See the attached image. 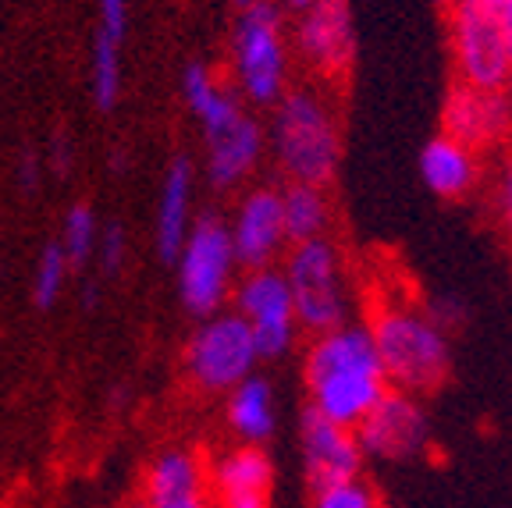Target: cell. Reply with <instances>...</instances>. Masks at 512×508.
<instances>
[{
    "label": "cell",
    "instance_id": "f546056e",
    "mask_svg": "<svg viewBox=\"0 0 512 508\" xmlns=\"http://www.w3.org/2000/svg\"><path fill=\"white\" fill-rule=\"evenodd\" d=\"M47 171H54V175H68V171H72V143H68L64 135H54V143H50Z\"/></svg>",
    "mask_w": 512,
    "mask_h": 508
},
{
    "label": "cell",
    "instance_id": "9c48e42d",
    "mask_svg": "<svg viewBox=\"0 0 512 508\" xmlns=\"http://www.w3.org/2000/svg\"><path fill=\"white\" fill-rule=\"evenodd\" d=\"M232 310L246 320L260 359H281L285 352H292L303 331L281 267L246 270L232 292Z\"/></svg>",
    "mask_w": 512,
    "mask_h": 508
},
{
    "label": "cell",
    "instance_id": "e0dca14e",
    "mask_svg": "<svg viewBox=\"0 0 512 508\" xmlns=\"http://www.w3.org/2000/svg\"><path fill=\"white\" fill-rule=\"evenodd\" d=\"M267 150V128L242 114L221 132L203 135V160H207V178L214 189H239L249 175L256 171L260 157Z\"/></svg>",
    "mask_w": 512,
    "mask_h": 508
},
{
    "label": "cell",
    "instance_id": "30bf717a",
    "mask_svg": "<svg viewBox=\"0 0 512 508\" xmlns=\"http://www.w3.org/2000/svg\"><path fill=\"white\" fill-rule=\"evenodd\" d=\"M356 437L363 459L370 455L377 462H413L431 448V420L420 398L392 388L356 427Z\"/></svg>",
    "mask_w": 512,
    "mask_h": 508
},
{
    "label": "cell",
    "instance_id": "ba28073f",
    "mask_svg": "<svg viewBox=\"0 0 512 508\" xmlns=\"http://www.w3.org/2000/svg\"><path fill=\"white\" fill-rule=\"evenodd\" d=\"M448 47L459 82L477 89H505L512 61L495 8L484 0H456L448 11Z\"/></svg>",
    "mask_w": 512,
    "mask_h": 508
},
{
    "label": "cell",
    "instance_id": "d4e9b609",
    "mask_svg": "<svg viewBox=\"0 0 512 508\" xmlns=\"http://www.w3.org/2000/svg\"><path fill=\"white\" fill-rule=\"evenodd\" d=\"M68 274H72V263L64 256L61 242H50L47 249L36 260V274H32V302L40 310H50L57 299H61L64 285H68Z\"/></svg>",
    "mask_w": 512,
    "mask_h": 508
},
{
    "label": "cell",
    "instance_id": "1f68e13d",
    "mask_svg": "<svg viewBox=\"0 0 512 508\" xmlns=\"http://www.w3.org/2000/svg\"><path fill=\"white\" fill-rule=\"evenodd\" d=\"M495 15H498V22H502V36H505V47H509V61H512V0L502 4Z\"/></svg>",
    "mask_w": 512,
    "mask_h": 508
},
{
    "label": "cell",
    "instance_id": "277c9868",
    "mask_svg": "<svg viewBox=\"0 0 512 508\" xmlns=\"http://www.w3.org/2000/svg\"><path fill=\"white\" fill-rule=\"evenodd\" d=\"M232 86L253 107H274L288 93L292 43L274 0H260L239 11L232 32Z\"/></svg>",
    "mask_w": 512,
    "mask_h": 508
},
{
    "label": "cell",
    "instance_id": "4dcf8cb0",
    "mask_svg": "<svg viewBox=\"0 0 512 508\" xmlns=\"http://www.w3.org/2000/svg\"><path fill=\"white\" fill-rule=\"evenodd\" d=\"M22 185H29V189H36V182H40V157L36 153H29V157H22Z\"/></svg>",
    "mask_w": 512,
    "mask_h": 508
},
{
    "label": "cell",
    "instance_id": "d6a6232c",
    "mask_svg": "<svg viewBox=\"0 0 512 508\" xmlns=\"http://www.w3.org/2000/svg\"><path fill=\"white\" fill-rule=\"evenodd\" d=\"M317 0H285V8H292V11H306V8H313Z\"/></svg>",
    "mask_w": 512,
    "mask_h": 508
},
{
    "label": "cell",
    "instance_id": "e575fe53",
    "mask_svg": "<svg viewBox=\"0 0 512 508\" xmlns=\"http://www.w3.org/2000/svg\"><path fill=\"white\" fill-rule=\"evenodd\" d=\"M118 508H146V501L139 498V501H128V505H118Z\"/></svg>",
    "mask_w": 512,
    "mask_h": 508
},
{
    "label": "cell",
    "instance_id": "ffe728a7",
    "mask_svg": "<svg viewBox=\"0 0 512 508\" xmlns=\"http://www.w3.org/2000/svg\"><path fill=\"white\" fill-rule=\"evenodd\" d=\"M182 93L185 104H189V114L203 128V135L221 132V128H228L235 118L246 114V104H242V96L235 93L232 82H224L207 64H189L185 68Z\"/></svg>",
    "mask_w": 512,
    "mask_h": 508
},
{
    "label": "cell",
    "instance_id": "9a60e30c",
    "mask_svg": "<svg viewBox=\"0 0 512 508\" xmlns=\"http://www.w3.org/2000/svg\"><path fill=\"white\" fill-rule=\"evenodd\" d=\"M299 459L310 487H328L338 480L360 477L363 469V448L352 427L328 420V416L306 409L299 423Z\"/></svg>",
    "mask_w": 512,
    "mask_h": 508
},
{
    "label": "cell",
    "instance_id": "6da1fadb",
    "mask_svg": "<svg viewBox=\"0 0 512 508\" xmlns=\"http://www.w3.org/2000/svg\"><path fill=\"white\" fill-rule=\"evenodd\" d=\"M303 381L313 413L352 430L392 391L370 327L352 324V320L324 334H313L303 359Z\"/></svg>",
    "mask_w": 512,
    "mask_h": 508
},
{
    "label": "cell",
    "instance_id": "8992f818",
    "mask_svg": "<svg viewBox=\"0 0 512 508\" xmlns=\"http://www.w3.org/2000/svg\"><path fill=\"white\" fill-rule=\"evenodd\" d=\"M285 281L292 288L299 327L310 334H324L331 327L349 324L352 288L345 278L342 249L324 239L296 242L285 256Z\"/></svg>",
    "mask_w": 512,
    "mask_h": 508
},
{
    "label": "cell",
    "instance_id": "f1b7e54d",
    "mask_svg": "<svg viewBox=\"0 0 512 508\" xmlns=\"http://www.w3.org/2000/svg\"><path fill=\"white\" fill-rule=\"evenodd\" d=\"M96 18H100L96 36H107V40H114V43H125L128 0H96Z\"/></svg>",
    "mask_w": 512,
    "mask_h": 508
},
{
    "label": "cell",
    "instance_id": "ac0fdd59",
    "mask_svg": "<svg viewBox=\"0 0 512 508\" xmlns=\"http://www.w3.org/2000/svg\"><path fill=\"white\" fill-rule=\"evenodd\" d=\"M192 192H196V171H192L189 157H175L164 171V182L157 192V221H153V235H157V253L160 260L175 263L178 249H182L185 235H189L192 221Z\"/></svg>",
    "mask_w": 512,
    "mask_h": 508
},
{
    "label": "cell",
    "instance_id": "8fae6325",
    "mask_svg": "<svg viewBox=\"0 0 512 508\" xmlns=\"http://www.w3.org/2000/svg\"><path fill=\"white\" fill-rule=\"evenodd\" d=\"M292 43L306 68H313L320 79H345V72L352 68V54H356L349 0H317L313 8L299 11Z\"/></svg>",
    "mask_w": 512,
    "mask_h": 508
},
{
    "label": "cell",
    "instance_id": "74e56055",
    "mask_svg": "<svg viewBox=\"0 0 512 508\" xmlns=\"http://www.w3.org/2000/svg\"><path fill=\"white\" fill-rule=\"evenodd\" d=\"M434 4H441V8H452V4H456V0H434Z\"/></svg>",
    "mask_w": 512,
    "mask_h": 508
},
{
    "label": "cell",
    "instance_id": "5bb4252c",
    "mask_svg": "<svg viewBox=\"0 0 512 508\" xmlns=\"http://www.w3.org/2000/svg\"><path fill=\"white\" fill-rule=\"evenodd\" d=\"M210 508H271L274 462L260 445H235L207 466Z\"/></svg>",
    "mask_w": 512,
    "mask_h": 508
},
{
    "label": "cell",
    "instance_id": "7402d4cb",
    "mask_svg": "<svg viewBox=\"0 0 512 508\" xmlns=\"http://www.w3.org/2000/svg\"><path fill=\"white\" fill-rule=\"evenodd\" d=\"M281 214H285L288 246L310 239H324L331 228V199L324 185L288 182L281 189Z\"/></svg>",
    "mask_w": 512,
    "mask_h": 508
},
{
    "label": "cell",
    "instance_id": "603a6c76",
    "mask_svg": "<svg viewBox=\"0 0 512 508\" xmlns=\"http://www.w3.org/2000/svg\"><path fill=\"white\" fill-rule=\"evenodd\" d=\"M89 93L100 111H111L121 100V43L107 36H93V57H89Z\"/></svg>",
    "mask_w": 512,
    "mask_h": 508
},
{
    "label": "cell",
    "instance_id": "3957f363",
    "mask_svg": "<svg viewBox=\"0 0 512 508\" xmlns=\"http://www.w3.org/2000/svg\"><path fill=\"white\" fill-rule=\"evenodd\" d=\"M267 146L288 182L328 185L342 160L335 107L317 89H288L267 121Z\"/></svg>",
    "mask_w": 512,
    "mask_h": 508
},
{
    "label": "cell",
    "instance_id": "4fadbf2b",
    "mask_svg": "<svg viewBox=\"0 0 512 508\" xmlns=\"http://www.w3.org/2000/svg\"><path fill=\"white\" fill-rule=\"evenodd\" d=\"M232 231V246L239 256V267H274L288 246L285 235V214H281V189L271 185H256L235 203V214L228 221Z\"/></svg>",
    "mask_w": 512,
    "mask_h": 508
},
{
    "label": "cell",
    "instance_id": "7c38bea8",
    "mask_svg": "<svg viewBox=\"0 0 512 508\" xmlns=\"http://www.w3.org/2000/svg\"><path fill=\"white\" fill-rule=\"evenodd\" d=\"M441 132L477 153L495 150L512 135L509 100H505L502 89H477L456 82L448 89L445 111H441Z\"/></svg>",
    "mask_w": 512,
    "mask_h": 508
},
{
    "label": "cell",
    "instance_id": "7a4b0ae2",
    "mask_svg": "<svg viewBox=\"0 0 512 508\" xmlns=\"http://www.w3.org/2000/svg\"><path fill=\"white\" fill-rule=\"evenodd\" d=\"M370 338L377 345L388 384L406 395H427L434 391L452 370V349L448 331L420 302L406 299L399 292H388L374 302L370 313Z\"/></svg>",
    "mask_w": 512,
    "mask_h": 508
},
{
    "label": "cell",
    "instance_id": "5b68a950",
    "mask_svg": "<svg viewBox=\"0 0 512 508\" xmlns=\"http://www.w3.org/2000/svg\"><path fill=\"white\" fill-rule=\"evenodd\" d=\"M175 270L178 299L192 317L203 320L221 313L239 285V256H235L228 221L217 214L196 217L175 256Z\"/></svg>",
    "mask_w": 512,
    "mask_h": 508
},
{
    "label": "cell",
    "instance_id": "cb8c5ba5",
    "mask_svg": "<svg viewBox=\"0 0 512 508\" xmlns=\"http://www.w3.org/2000/svg\"><path fill=\"white\" fill-rule=\"evenodd\" d=\"M100 228L104 224L96 221L93 207L86 203H75L68 214H64V224H61V249L72 263V270L86 267V263L96 260V242H100Z\"/></svg>",
    "mask_w": 512,
    "mask_h": 508
},
{
    "label": "cell",
    "instance_id": "4316f807",
    "mask_svg": "<svg viewBox=\"0 0 512 508\" xmlns=\"http://www.w3.org/2000/svg\"><path fill=\"white\" fill-rule=\"evenodd\" d=\"M488 203H491V214H495L498 228H502L505 242L512 249V157H505L502 164L495 167V175H491L488 185Z\"/></svg>",
    "mask_w": 512,
    "mask_h": 508
},
{
    "label": "cell",
    "instance_id": "2e32d148",
    "mask_svg": "<svg viewBox=\"0 0 512 508\" xmlns=\"http://www.w3.org/2000/svg\"><path fill=\"white\" fill-rule=\"evenodd\" d=\"M146 508H210L207 462L192 448H164L146 466Z\"/></svg>",
    "mask_w": 512,
    "mask_h": 508
},
{
    "label": "cell",
    "instance_id": "484cf974",
    "mask_svg": "<svg viewBox=\"0 0 512 508\" xmlns=\"http://www.w3.org/2000/svg\"><path fill=\"white\" fill-rule=\"evenodd\" d=\"M313 508H381V498L363 477H349L338 480V484L317 487L313 491Z\"/></svg>",
    "mask_w": 512,
    "mask_h": 508
},
{
    "label": "cell",
    "instance_id": "d590c367",
    "mask_svg": "<svg viewBox=\"0 0 512 508\" xmlns=\"http://www.w3.org/2000/svg\"><path fill=\"white\" fill-rule=\"evenodd\" d=\"M484 4H488V8H495V11H498V8H502V4H509V0H484Z\"/></svg>",
    "mask_w": 512,
    "mask_h": 508
},
{
    "label": "cell",
    "instance_id": "836d02e7",
    "mask_svg": "<svg viewBox=\"0 0 512 508\" xmlns=\"http://www.w3.org/2000/svg\"><path fill=\"white\" fill-rule=\"evenodd\" d=\"M502 93H505V100H509V111H512V75H509V82H505Z\"/></svg>",
    "mask_w": 512,
    "mask_h": 508
},
{
    "label": "cell",
    "instance_id": "8d00e7d4",
    "mask_svg": "<svg viewBox=\"0 0 512 508\" xmlns=\"http://www.w3.org/2000/svg\"><path fill=\"white\" fill-rule=\"evenodd\" d=\"M235 4H239V8H249V4H260V0H235Z\"/></svg>",
    "mask_w": 512,
    "mask_h": 508
},
{
    "label": "cell",
    "instance_id": "44dd1931",
    "mask_svg": "<svg viewBox=\"0 0 512 508\" xmlns=\"http://www.w3.org/2000/svg\"><path fill=\"white\" fill-rule=\"evenodd\" d=\"M224 420H228V430L239 437V445H264L267 437L274 434V423H278L274 388L260 374L235 384V388L228 391Z\"/></svg>",
    "mask_w": 512,
    "mask_h": 508
},
{
    "label": "cell",
    "instance_id": "83f0119b",
    "mask_svg": "<svg viewBox=\"0 0 512 508\" xmlns=\"http://www.w3.org/2000/svg\"><path fill=\"white\" fill-rule=\"evenodd\" d=\"M128 256V235L121 224H104L100 228V242H96V260L104 267V274H118L125 267Z\"/></svg>",
    "mask_w": 512,
    "mask_h": 508
},
{
    "label": "cell",
    "instance_id": "52a82bcc",
    "mask_svg": "<svg viewBox=\"0 0 512 508\" xmlns=\"http://www.w3.org/2000/svg\"><path fill=\"white\" fill-rule=\"evenodd\" d=\"M264 363L256 352L253 334L239 313H214L203 317L185 345V377L203 395H228L235 384L256 374Z\"/></svg>",
    "mask_w": 512,
    "mask_h": 508
},
{
    "label": "cell",
    "instance_id": "d6986e66",
    "mask_svg": "<svg viewBox=\"0 0 512 508\" xmlns=\"http://www.w3.org/2000/svg\"><path fill=\"white\" fill-rule=\"evenodd\" d=\"M420 178L438 199H466L484 178L480 153L452 135L438 132L420 153Z\"/></svg>",
    "mask_w": 512,
    "mask_h": 508
}]
</instances>
